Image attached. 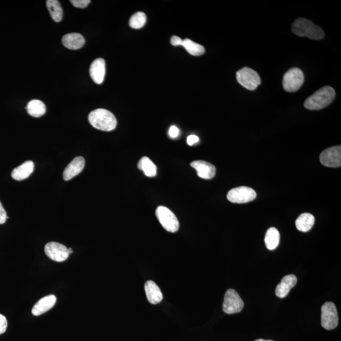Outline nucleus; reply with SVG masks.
I'll list each match as a JSON object with an SVG mask.
<instances>
[{
	"label": "nucleus",
	"instance_id": "26",
	"mask_svg": "<svg viewBox=\"0 0 341 341\" xmlns=\"http://www.w3.org/2000/svg\"><path fill=\"white\" fill-rule=\"evenodd\" d=\"M146 21V15L144 12H136L130 18L129 25L132 29L138 30L145 25Z\"/></svg>",
	"mask_w": 341,
	"mask_h": 341
},
{
	"label": "nucleus",
	"instance_id": "5",
	"mask_svg": "<svg viewBox=\"0 0 341 341\" xmlns=\"http://www.w3.org/2000/svg\"><path fill=\"white\" fill-rule=\"evenodd\" d=\"M237 80L241 86L250 91L255 90L261 82L258 73L249 67H244L238 71Z\"/></svg>",
	"mask_w": 341,
	"mask_h": 341
},
{
	"label": "nucleus",
	"instance_id": "33",
	"mask_svg": "<svg viewBox=\"0 0 341 341\" xmlns=\"http://www.w3.org/2000/svg\"><path fill=\"white\" fill-rule=\"evenodd\" d=\"M68 253H69V254H71V253H73V250H72V248H68Z\"/></svg>",
	"mask_w": 341,
	"mask_h": 341
},
{
	"label": "nucleus",
	"instance_id": "18",
	"mask_svg": "<svg viewBox=\"0 0 341 341\" xmlns=\"http://www.w3.org/2000/svg\"><path fill=\"white\" fill-rule=\"evenodd\" d=\"M145 291L147 298L153 305L161 302L163 298L161 290L153 280H148L146 282Z\"/></svg>",
	"mask_w": 341,
	"mask_h": 341
},
{
	"label": "nucleus",
	"instance_id": "28",
	"mask_svg": "<svg viewBox=\"0 0 341 341\" xmlns=\"http://www.w3.org/2000/svg\"><path fill=\"white\" fill-rule=\"evenodd\" d=\"M7 321L5 317L0 314V334H4L7 329Z\"/></svg>",
	"mask_w": 341,
	"mask_h": 341
},
{
	"label": "nucleus",
	"instance_id": "8",
	"mask_svg": "<svg viewBox=\"0 0 341 341\" xmlns=\"http://www.w3.org/2000/svg\"><path fill=\"white\" fill-rule=\"evenodd\" d=\"M244 303L240 296L235 290H228L225 293L223 311L227 314L239 313L242 310Z\"/></svg>",
	"mask_w": 341,
	"mask_h": 341
},
{
	"label": "nucleus",
	"instance_id": "10",
	"mask_svg": "<svg viewBox=\"0 0 341 341\" xmlns=\"http://www.w3.org/2000/svg\"><path fill=\"white\" fill-rule=\"evenodd\" d=\"M320 161L326 167H340L341 146H337L325 149L320 156Z\"/></svg>",
	"mask_w": 341,
	"mask_h": 341
},
{
	"label": "nucleus",
	"instance_id": "22",
	"mask_svg": "<svg viewBox=\"0 0 341 341\" xmlns=\"http://www.w3.org/2000/svg\"><path fill=\"white\" fill-rule=\"evenodd\" d=\"M46 5L52 19L56 22H61L64 16V12L60 2L57 0H48Z\"/></svg>",
	"mask_w": 341,
	"mask_h": 341
},
{
	"label": "nucleus",
	"instance_id": "20",
	"mask_svg": "<svg viewBox=\"0 0 341 341\" xmlns=\"http://www.w3.org/2000/svg\"><path fill=\"white\" fill-rule=\"evenodd\" d=\"M315 217L313 215L309 213H303L296 219V227L298 231L302 232H308L314 226Z\"/></svg>",
	"mask_w": 341,
	"mask_h": 341
},
{
	"label": "nucleus",
	"instance_id": "25",
	"mask_svg": "<svg viewBox=\"0 0 341 341\" xmlns=\"http://www.w3.org/2000/svg\"><path fill=\"white\" fill-rule=\"evenodd\" d=\"M182 46L184 47L188 53L193 55V56H201L205 52L204 46L189 39H185V40H183Z\"/></svg>",
	"mask_w": 341,
	"mask_h": 341
},
{
	"label": "nucleus",
	"instance_id": "31",
	"mask_svg": "<svg viewBox=\"0 0 341 341\" xmlns=\"http://www.w3.org/2000/svg\"><path fill=\"white\" fill-rule=\"evenodd\" d=\"M179 129L176 126L170 127L169 130V135L173 138H177L179 135Z\"/></svg>",
	"mask_w": 341,
	"mask_h": 341
},
{
	"label": "nucleus",
	"instance_id": "19",
	"mask_svg": "<svg viewBox=\"0 0 341 341\" xmlns=\"http://www.w3.org/2000/svg\"><path fill=\"white\" fill-rule=\"evenodd\" d=\"M34 169V163L32 161H25L12 170V177L17 181L25 180L32 174Z\"/></svg>",
	"mask_w": 341,
	"mask_h": 341
},
{
	"label": "nucleus",
	"instance_id": "16",
	"mask_svg": "<svg viewBox=\"0 0 341 341\" xmlns=\"http://www.w3.org/2000/svg\"><path fill=\"white\" fill-rule=\"evenodd\" d=\"M56 302V298L54 295L46 296L41 298L33 306L32 314L34 316H39L46 313L53 307Z\"/></svg>",
	"mask_w": 341,
	"mask_h": 341
},
{
	"label": "nucleus",
	"instance_id": "4",
	"mask_svg": "<svg viewBox=\"0 0 341 341\" xmlns=\"http://www.w3.org/2000/svg\"><path fill=\"white\" fill-rule=\"evenodd\" d=\"M305 80L302 70L298 68H292L285 73L282 79V86L288 93L299 90Z\"/></svg>",
	"mask_w": 341,
	"mask_h": 341
},
{
	"label": "nucleus",
	"instance_id": "32",
	"mask_svg": "<svg viewBox=\"0 0 341 341\" xmlns=\"http://www.w3.org/2000/svg\"><path fill=\"white\" fill-rule=\"evenodd\" d=\"M199 138L195 135H189L187 137V144L189 146H193L194 144L197 143Z\"/></svg>",
	"mask_w": 341,
	"mask_h": 341
},
{
	"label": "nucleus",
	"instance_id": "24",
	"mask_svg": "<svg viewBox=\"0 0 341 341\" xmlns=\"http://www.w3.org/2000/svg\"><path fill=\"white\" fill-rule=\"evenodd\" d=\"M138 168L143 170L147 177H154L156 176L157 167L148 157H144L139 161Z\"/></svg>",
	"mask_w": 341,
	"mask_h": 341
},
{
	"label": "nucleus",
	"instance_id": "2",
	"mask_svg": "<svg viewBox=\"0 0 341 341\" xmlns=\"http://www.w3.org/2000/svg\"><path fill=\"white\" fill-rule=\"evenodd\" d=\"M88 120L94 128L106 132L115 130L117 125L115 115L105 109L94 110L89 115Z\"/></svg>",
	"mask_w": 341,
	"mask_h": 341
},
{
	"label": "nucleus",
	"instance_id": "17",
	"mask_svg": "<svg viewBox=\"0 0 341 341\" xmlns=\"http://www.w3.org/2000/svg\"><path fill=\"white\" fill-rule=\"evenodd\" d=\"M86 43L83 36L78 33L67 34L63 37L62 43L67 48L77 50L82 48Z\"/></svg>",
	"mask_w": 341,
	"mask_h": 341
},
{
	"label": "nucleus",
	"instance_id": "23",
	"mask_svg": "<svg viewBox=\"0 0 341 341\" xmlns=\"http://www.w3.org/2000/svg\"><path fill=\"white\" fill-rule=\"evenodd\" d=\"M279 240L280 234L276 228L272 227L267 231L265 243L267 249L269 250H274L279 245Z\"/></svg>",
	"mask_w": 341,
	"mask_h": 341
},
{
	"label": "nucleus",
	"instance_id": "14",
	"mask_svg": "<svg viewBox=\"0 0 341 341\" xmlns=\"http://www.w3.org/2000/svg\"><path fill=\"white\" fill-rule=\"evenodd\" d=\"M91 77L97 84H101L103 82L105 73H106V63L102 59H97L92 63L90 70Z\"/></svg>",
	"mask_w": 341,
	"mask_h": 341
},
{
	"label": "nucleus",
	"instance_id": "27",
	"mask_svg": "<svg viewBox=\"0 0 341 341\" xmlns=\"http://www.w3.org/2000/svg\"><path fill=\"white\" fill-rule=\"evenodd\" d=\"M71 4L76 8L85 9L90 4V0H71Z\"/></svg>",
	"mask_w": 341,
	"mask_h": 341
},
{
	"label": "nucleus",
	"instance_id": "21",
	"mask_svg": "<svg viewBox=\"0 0 341 341\" xmlns=\"http://www.w3.org/2000/svg\"><path fill=\"white\" fill-rule=\"evenodd\" d=\"M28 114L34 118H39L45 114L46 108L45 104L43 102L40 100L31 101L28 102L27 107H26Z\"/></svg>",
	"mask_w": 341,
	"mask_h": 341
},
{
	"label": "nucleus",
	"instance_id": "3",
	"mask_svg": "<svg viewBox=\"0 0 341 341\" xmlns=\"http://www.w3.org/2000/svg\"><path fill=\"white\" fill-rule=\"evenodd\" d=\"M291 30L296 36L306 37L313 40H320L324 37V31L321 27L304 18H297L294 22Z\"/></svg>",
	"mask_w": 341,
	"mask_h": 341
},
{
	"label": "nucleus",
	"instance_id": "30",
	"mask_svg": "<svg viewBox=\"0 0 341 341\" xmlns=\"http://www.w3.org/2000/svg\"><path fill=\"white\" fill-rule=\"evenodd\" d=\"M183 41L182 39L180 37L178 36H173L172 39H170V43H172L173 46H182Z\"/></svg>",
	"mask_w": 341,
	"mask_h": 341
},
{
	"label": "nucleus",
	"instance_id": "11",
	"mask_svg": "<svg viewBox=\"0 0 341 341\" xmlns=\"http://www.w3.org/2000/svg\"><path fill=\"white\" fill-rule=\"evenodd\" d=\"M44 251L49 259L58 262L66 261L70 255L66 246L54 241L46 244Z\"/></svg>",
	"mask_w": 341,
	"mask_h": 341
},
{
	"label": "nucleus",
	"instance_id": "34",
	"mask_svg": "<svg viewBox=\"0 0 341 341\" xmlns=\"http://www.w3.org/2000/svg\"><path fill=\"white\" fill-rule=\"evenodd\" d=\"M255 341H273V340H264V339H257Z\"/></svg>",
	"mask_w": 341,
	"mask_h": 341
},
{
	"label": "nucleus",
	"instance_id": "15",
	"mask_svg": "<svg viewBox=\"0 0 341 341\" xmlns=\"http://www.w3.org/2000/svg\"><path fill=\"white\" fill-rule=\"evenodd\" d=\"M297 283V277L295 275H286L281 281L277 286L275 295L280 298H284L289 294L290 291Z\"/></svg>",
	"mask_w": 341,
	"mask_h": 341
},
{
	"label": "nucleus",
	"instance_id": "13",
	"mask_svg": "<svg viewBox=\"0 0 341 341\" xmlns=\"http://www.w3.org/2000/svg\"><path fill=\"white\" fill-rule=\"evenodd\" d=\"M85 167V159L83 157H76L65 168L63 178L68 181L80 174Z\"/></svg>",
	"mask_w": 341,
	"mask_h": 341
},
{
	"label": "nucleus",
	"instance_id": "7",
	"mask_svg": "<svg viewBox=\"0 0 341 341\" xmlns=\"http://www.w3.org/2000/svg\"><path fill=\"white\" fill-rule=\"evenodd\" d=\"M339 323L336 306L334 303L326 302L322 307V326L326 330H332L337 327Z\"/></svg>",
	"mask_w": 341,
	"mask_h": 341
},
{
	"label": "nucleus",
	"instance_id": "12",
	"mask_svg": "<svg viewBox=\"0 0 341 341\" xmlns=\"http://www.w3.org/2000/svg\"><path fill=\"white\" fill-rule=\"evenodd\" d=\"M190 166L195 169L199 177L205 180H211L216 175V168L213 164L204 161H195Z\"/></svg>",
	"mask_w": 341,
	"mask_h": 341
},
{
	"label": "nucleus",
	"instance_id": "29",
	"mask_svg": "<svg viewBox=\"0 0 341 341\" xmlns=\"http://www.w3.org/2000/svg\"><path fill=\"white\" fill-rule=\"evenodd\" d=\"M7 218H9V217L7 216V212L0 202V224H4Z\"/></svg>",
	"mask_w": 341,
	"mask_h": 341
},
{
	"label": "nucleus",
	"instance_id": "6",
	"mask_svg": "<svg viewBox=\"0 0 341 341\" xmlns=\"http://www.w3.org/2000/svg\"><path fill=\"white\" fill-rule=\"evenodd\" d=\"M157 218L167 232H177L179 229V221L175 214L166 207L159 206L156 211Z\"/></svg>",
	"mask_w": 341,
	"mask_h": 341
},
{
	"label": "nucleus",
	"instance_id": "1",
	"mask_svg": "<svg viewBox=\"0 0 341 341\" xmlns=\"http://www.w3.org/2000/svg\"><path fill=\"white\" fill-rule=\"evenodd\" d=\"M335 92L330 86H325L306 99L304 106L309 110H320L325 108L334 101Z\"/></svg>",
	"mask_w": 341,
	"mask_h": 341
},
{
	"label": "nucleus",
	"instance_id": "9",
	"mask_svg": "<svg viewBox=\"0 0 341 341\" xmlns=\"http://www.w3.org/2000/svg\"><path fill=\"white\" fill-rule=\"evenodd\" d=\"M257 193L252 188L240 187L232 189L228 193V201L232 203L245 204L255 200Z\"/></svg>",
	"mask_w": 341,
	"mask_h": 341
}]
</instances>
